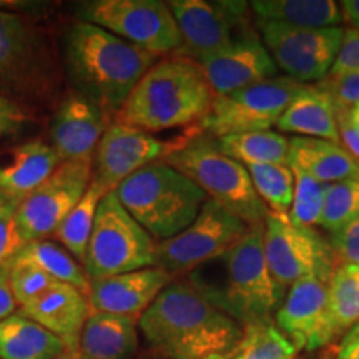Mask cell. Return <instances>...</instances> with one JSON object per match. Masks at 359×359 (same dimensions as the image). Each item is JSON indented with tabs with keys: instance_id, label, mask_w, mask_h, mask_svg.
Listing matches in <instances>:
<instances>
[{
	"instance_id": "cell-34",
	"label": "cell",
	"mask_w": 359,
	"mask_h": 359,
	"mask_svg": "<svg viewBox=\"0 0 359 359\" xmlns=\"http://www.w3.org/2000/svg\"><path fill=\"white\" fill-rule=\"evenodd\" d=\"M359 218V178L326 183L320 226L334 233Z\"/></svg>"
},
{
	"instance_id": "cell-39",
	"label": "cell",
	"mask_w": 359,
	"mask_h": 359,
	"mask_svg": "<svg viewBox=\"0 0 359 359\" xmlns=\"http://www.w3.org/2000/svg\"><path fill=\"white\" fill-rule=\"evenodd\" d=\"M17 206L19 203H11L0 212V268L11 263V259L25 246L15 224Z\"/></svg>"
},
{
	"instance_id": "cell-27",
	"label": "cell",
	"mask_w": 359,
	"mask_h": 359,
	"mask_svg": "<svg viewBox=\"0 0 359 359\" xmlns=\"http://www.w3.org/2000/svg\"><path fill=\"white\" fill-rule=\"evenodd\" d=\"M250 8L258 20L306 29L339 27L343 22L338 2L333 0H255Z\"/></svg>"
},
{
	"instance_id": "cell-24",
	"label": "cell",
	"mask_w": 359,
	"mask_h": 359,
	"mask_svg": "<svg viewBox=\"0 0 359 359\" xmlns=\"http://www.w3.org/2000/svg\"><path fill=\"white\" fill-rule=\"evenodd\" d=\"M40 39L29 20L11 11H0V85L24 80L37 65Z\"/></svg>"
},
{
	"instance_id": "cell-43",
	"label": "cell",
	"mask_w": 359,
	"mask_h": 359,
	"mask_svg": "<svg viewBox=\"0 0 359 359\" xmlns=\"http://www.w3.org/2000/svg\"><path fill=\"white\" fill-rule=\"evenodd\" d=\"M338 116V130H339V142L354 158L359 161V132L349 125L346 116L343 114H336Z\"/></svg>"
},
{
	"instance_id": "cell-46",
	"label": "cell",
	"mask_w": 359,
	"mask_h": 359,
	"mask_svg": "<svg viewBox=\"0 0 359 359\" xmlns=\"http://www.w3.org/2000/svg\"><path fill=\"white\" fill-rule=\"evenodd\" d=\"M343 115L346 116L349 125H351V127H354L359 132V103H358V105L351 107V109H349L346 114H343Z\"/></svg>"
},
{
	"instance_id": "cell-1",
	"label": "cell",
	"mask_w": 359,
	"mask_h": 359,
	"mask_svg": "<svg viewBox=\"0 0 359 359\" xmlns=\"http://www.w3.org/2000/svg\"><path fill=\"white\" fill-rule=\"evenodd\" d=\"M151 351L163 359H224L243 326L190 280L172 281L138 320Z\"/></svg>"
},
{
	"instance_id": "cell-7",
	"label": "cell",
	"mask_w": 359,
	"mask_h": 359,
	"mask_svg": "<svg viewBox=\"0 0 359 359\" xmlns=\"http://www.w3.org/2000/svg\"><path fill=\"white\" fill-rule=\"evenodd\" d=\"M156 245L110 191L98 205L83 269L93 281L156 266Z\"/></svg>"
},
{
	"instance_id": "cell-3",
	"label": "cell",
	"mask_w": 359,
	"mask_h": 359,
	"mask_svg": "<svg viewBox=\"0 0 359 359\" xmlns=\"http://www.w3.org/2000/svg\"><path fill=\"white\" fill-rule=\"evenodd\" d=\"M213 92L195 60L167 57L143 75L116 114V122L158 133L201 125L213 103Z\"/></svg>"
},
{
	"instance_id": "cell-8",
	"label": "cell",
	"mask_w": 359,
	"mask_h": 359,
	"mask_svg": "<svg viewBox=\"0 0 359 359\" xmlns=\"http://www.w3.org/2000/svg\"><path fill=\"white\" fill-rule=\"evenodd\" d=\"M263 248L269 273L285 293L304 278L330 281L338 266L325 238L314 228L293 223L288 215H268L264 219Z\"/></svg>"
},
{
	"instance_id": "cell-48",
	"label": "cell",
	"mask_w": 359,
	"mask_h": 359,
	"mask_svg": "<svg viewBox=\"0 0 359 359\" xmlns=\"http://www.w3.org/2000/svg\"><path fill=\"white\" fill-rule=\"evenodd\" d=\"M11 203H15V201H12V200H8L6 195H2V193H0V212H2L4 208H7L8 205Z\"/></svg>"
},
{
	"instance_id": "cell-26",
	"label": "cell",
	"mask_w": 359,
	"mask_h": 359,
	"mask_svg": "<svg viewBox=\"0 0 359 359\" xmlns=\"http://www.w3.org/2000/svg\"><path fill=\"white\" fill-rule=\"evenodd\" d=\"M65 351L64 341L19 313L0 323V359H57Z\"/></svg>"
},
{
	"instance_id": "cell-28",
	"label": "cell",
	"mask_w": 359,
	"mask_h": 359,
	"mask_svg": "<svg viewBox=\"0 0 359 359\" xmlns=\"http://www.w3.org/2000/svg\"><path fill=\"white\" fill-rule=\"evenodd\" d=\"M218 145L228 156L243 167L250 165L281 163L288 165L290 138L273 130L233 133L217 138Z\"/></svg>"
},
{
	"instance_id": "cell-49",
	"label": "cell",
	"mask_w": 359,
	"mask_h": 359,
	"mask_svg": "<svg viewBox=\"0 0 359 359\" xmlns=\"http://www.w3.org/2000/svg\"><path fill=\"white\" fill-rule=\"evenodd\" d=\"M349 333H351V334H356V336H359V323H358V325H356V326H354V327H353V330H351V331H349Z\"/></svg>"
},
{
	"instance_id": "cell-50",
	"label": "cell",
	"mask_w": 359,
	"mask_h": 359,
	"mask_svg": "<svg viewBox=\"0 0 359 359\" xmlns=\"http://www.w3.org/2000/svg\"><path fill=\"white\" fill-rule=\"evenodd\" d=\"M158 359H163V358H158Z\"/></svg>"
},
{
	"instance_id": "cell-32",
	"label": "cell",
	"mask_w": 359,
	"mask_h": 359,
	"mask_svg": "<svg viewBox=\"0 0 359 359\" xmlns=\"http://www.w3.org/2000/svg\"><path fill=\"white\" fill-rule=\"evenodd\" d=\"M330 311L336 333L343 334L359 323V264H338L327 283Z\"/></svg>"
},
{
	"instance_id": "cell-25",
	"label": "cell",
	"mask_w": 359,
	"mask_h": 359,
	"mask_svg": "<svg viewBox=\"0 0 359 359\" xmlns=\"http://www.w3.org/2000/svg\"><path fill=\"white\" fill-rule=\"evenodd\" d=\"M276 127L281 132L298 133V137L341 143L333 103L314 85H304L302 92L291 100Z\"/></svg>"
},
{
	"instance_id": "cell-12",
	"label": "cell",
	"mask_w": 359,
	"mask_h": 359,
	"mask_svg": "<svg viewBox=\"0 0 359 359\" xmlns=\"http://www.w3.org/2000/svg\"><path fill=\"white\" fill-rule=\"evenodd\" d=\"M248 228L243 219L206 200L190 226L156 245V266L172 276L190 273L226 253Z\"/></svg>"
},
{
	"instance_id": "cell-18",
	"label": "cell",
	"mask_w": 359,
	"mask_h": 359,
	"mask_svg": "<svg viewBox=\"0 0 359 359\" xmlns=\"http://www.w3.org/2000/svg\"><path fill=\"white\" fill-rule=\"evenodd\" d=\"M172 281L173 276L158 266L93 280L87 296L90 309L138 321Z\"/></svg>"
},
{
	"instance_id": "cell-22",
	"label": "cell",
	"mask_w": 359,
	"mask_h": 359,
	"mask_svg": "<svg viewBox=\"0 0 359 359\" xmlns=\"http://www.w3.org/2000/svg\"><path fill=\"white\" fill-rule=\"evenodd\" d=\"M138 349V321L109 313H90L79 339L85 359H132Z\"/></svg>"
},
{
	"instance_id": "cell-10",
	"label": "cell",
	"mask_w": 359,
	"mask_h": 359,
	"mask_svg": "<svg viewBox=\"0 0 359 359\" xmlns=\"http://www.w3.org/2000/svg\"><path fill=\"white\" fill-rule=\"evenodd\" d=\"M303 88V83L286 75H276L228 95L215 97L200 128L215 138L269 130L276 127L291 100Z\"/></svg>"
},
{
	"instance_id": "cell-40",
	"label": "cell",
	"mask_w": 359,
	"mask_h": 359,
	"mask_svg": "<svg viewBox=\"0 0 359 359\" xmlns=\"http://www.w3.org/2000/svg\"><path fill=\"white\" fill-rule=\"evenodd\" d=\"M343 72H359V30L348 27L344 29L343 42L330 74H343Z\"/></svg>"
},
{
	"instance_id": "cell-16",
	"label": "cell",
	"mask_w": 359,
	"mask_h": 359,
	"mask_svg": "<svg viewBox=\"0 0 359 359\" xmlns=\"http://www.w3.org/2000/svg\"><path fill=\"white\" fill-rule=\"evenodd\" d=\"M327 283L321 278L294 283L275 313L276 326L298 351L314 353L338 336L330 311Z\"/></svg>"
},
{
	"instance_id": "cell-15",
	"label": "cell",
	"mask_w": 359,
	"mask_h": 359,
	"mask_svg": "<svg viewBox=\"0 0 359 359\" xmlns=\"http://www.w3.org/2000/svg\"><path fill=\"white\" fill-rule=\"evenodd\" d=\"M178 143L180 138L163 142L143 130L118 122L110 123L93 154V180L109 191H115L138 170L163 161Z\"/></svg>"
},
{
	"instance_id": "cell-14",
	"label": "cell",
	"mask_w": 359,
	"mask_h": 359,
	"mask_svg": "<svg viewBox=\"0 0 359 359\" xmlns=\"http://www.w3.org/2000/svg\"><path fill=\"white\" fill-rule=\"evenodd\" d=\"M92 178L93 158L62 161L47 182L22 200L15 210V224L25 245L53 235L85 195Z\"/></svg>"
},
{
	"instance_id": "cell-37",
	"label": "cell",
	"mask_w": 359,
	"mask_h": 359,
	"mask_svg": "<svg viewBox=\"0 0 359 359\" xmlns=\"http://www.w3.org/2000/svg\"><path fill=\"white\" fill-rule=\"evenodd\" d=\"M314 87L330 98L336 114H346L351 107L359 103V72L327 74Z\"/></svg>"
},
{
	"instance_id": "cell-21",
	"label": "cell",
	"mask_w": 359,
	"mask_h": 359,
	"mask_svg": "<svg viewBox=\"0 0 359 359\" xmlns=\"http://www.w3.org/2000/svg\"><path fill=\"white\" fill-rule=\"evenodd\" d=\"M62 163L50 143L27 142L12 148L0 160V193L20 203L37 190Z\"/></svg>"
},
{
	"instance_id": "cell-23",
	"label": "cell",
	"mask_w": 359,
	"mask_h": 359,
	"mask_svg": "<svg viewBox=\"0 0 359 359\" xmlns=\"http://www.w3.org/2000/svg\"><path fill=\"white\" fill-rule=\"evenodd\" d=\"M288 165L303 170L321 183L359 178V161L341 143L323 138H290Z\"/></svg>"
},
{
	"instance_id": "cell-51",
	"label": "cell",
	"mask_w": 359,
	"mask_h": 359,
	"mask_svg": "<svg viewBox=\"0 0 359 359\" xmlns=\"http://www.w3.org/2000/svg\"><path fill=\"white\" fill-rule=\"evenodd\" d=\"M325 359H330V358H325Z\"/></svg>"
},
{
	"instance_id": "cell-11",
	"label": "cell",
	"mask_w": 359,
	"mask_h": 359,
	"mask_svg": "<svg viewBox=\"0 0 359 359\" xmlns=\"http://www.w3.org/2000/svg\"><path fill=\"white\" fill-rule=\"evenodd\" d=\"M257 27L278 69L303 85L330 74L344 37V27L306 29L258 19Z\"/></svg>"
},
{
	"instance_id": "cell-35",
	"label": "cell",
	"mask_w": 359,
	"mask_h": 359,
	"mask_svg": "<svg viewBox=\"0 0 359 359\" xmlns=\"http://www.w3.org/2000/svg\"><path fill=\"white\" fill-rule=\"evenodd\" d=\"M294 177V193L293 203L288 212L291 222L299 226H320V219L325 206V187L326 183L318 182L311 175L303 170L288 165Z\"/></svg>"
},
{
	"instance_id": "cell-38",
	"label": "cell",
	"mask_w": 359,
	"mask_h": 359,
	"mask_svg": "<svg viewBox=\"0 0 359 359\" xmlns=\"http://www.w3.org/2000/svg\"><path fill=\"white\" fill-rule=\"evenodd\" d=\"M327 243L338 264H359V218L331 233Z\"/></svg>"
},
{
	"instance_id": "cell-45",
	"label": "cell",
	"mask_w": 359,
	"mask_h": 359,
	"mask_svg": "<svg viewBox=\"0 0 359 359\" xmlns=\"http://www.w3.org/2000/svg\"><path fill=\"white\" fill-rule=\"evenodd\" d=\"M334 359H359V336L351 333L344 336Z\"/></svg>"
},
{
	"instance_id": "cell-33",
	"label": "cell",
	"mask_w": 359,
	"mask_h": 359,
	"mask_svg": "<svg viewBox=\"0 0 359 359\" xmlns=\"http://www.w3.org/2000/svg\"><path fill=\"white\" fill-rule=\"evenodd\" d=\"M246 170L269 213L288 215L294 193V177L288 165H250Z\"/></svg>"
},
{
	"instance_id": "cell-5",
	"label": "cell",
	"mask_w": 359,
	"mask_h": 359,
	"mask_svg": "<svg viewBox=\"0 0 359 359\" xmlns=\"http://www.w3.org/2000/svg\"><path fill=\"white\" fill-rule=\"evenodd\" d=\"M115 195L156 243L190 226L208 200L190 178L165 161L138 170L116 187Z\"/></svg>"
},
{
	"instance_id": "cell-29",
	"label": "cell",
	"mask_w": 359,
	"mask_h": 359,
	"mask_svg": "<svg viewBox=\"0 0 359 359\" xmlns=\"http://www.w3.org/2000/svg\"><path fill=\"white\" fill-rule=\"evenodd\" d=\"M11 262L34 264V266L42 269L43 273H47L48 276H52L53 280L75 286L85 296H88L90 280L87 273H85L83 264L72 257L64 246H58L53 241H30Z\"/></svg>"
},
{
	"instance_id": "cell-20",
	"label": "cell",
	"mask_w": 359,
	"mask_h": 359,
	"mask_svg": "<svg viewBox=\"0 0 359 359\" xmlns=\"http://www.w3.org/2000/svg\"><path fill=\"white\" fill-rule=\"evenodd\" d=\"M17 313L60 338L67 349H79L80 334L92 309L82 291L65 283H57L47 293L20 306Z\"/></svg>"
},
{
	"instance_id": "cell-6",
	"label": "cell",
	"mask_w": 359,
	"mask_h": 359,
	"mask_svg": "<svg viewBox=\"0 0 359 359\" xmlns=\"http://www.w3.org/2000/svg\"><path fill=\"white\" fill-rule=\"evenodd\" d=\"M163 161L190 178L208 200L250 226L268 218L269 210L255 190L248 170L224 154L217 138L201 128L180 138L178 147Z\"/></svg>"
},
{
	"instance_id": "cell-31",
	"label": "cell",
	"mask_w": 359,
	"mask_h": 359,
	"mask_svg": "<svg viewBox=\"0 0 359 359\" xmlns=\"http://www.w3.org/2000/svg\"><path fill=\"white\" fill-rule=\"evenodd\" d=\"M298 349L273 320L243 326L241 338L224 359H296Z\"/></svg>"
},
{
	"instance_id": "cell-42",
	"label": "cell",
	"mask_w": 359,
	"mask_h": 359,
	"mask_svg": "<svg viewBox=\"0 0 359 359\" xmlns=\"http://www.w3.org/2000/svg\"><path fill=\"white\" fill-rule=\"evenodd\" d=\"M19 304H17L15 298H13L11 283H8V264L0 268V323L17 313Z\"/></svg>"
},
{
	"instance_id": "cell-17",
	"label": "cell",
	"mask_w": 359,
	"mask_h": 359,
	"mask_svg": "<svg viewBox=\"0 0 359 359\" xmlns=\"http://www.w3.org/2000/svg\"><path fill=\"white\" fill-rule=\"evenodd\" d=\"M213 95H228L276 77L278 67L255 30L240 35L222 52L196 62Z\"/></svg>"
},
{
	"instance_id": "cell-9",
	"label": "cell",
	"mask_w": 359,
	"mask_h": 359,
	"mask_svg": "<svg viewBox=\"0 0 359 359\" xmlns=\"http://www.w3.org/2000/svg\"><path fill=\"white\" fill-rule=\"evenodd\" d=\"M80 20L98 25L154 55L178 52L182 37L168 2L95 0L80 7Z\"/></svg>"
},
{
	"instance_id": "cell-41",
	"label": "cell",
	"mask_w": 359,
	"mask_h": 359,
	"mask_svg": "<svg viewBox=\"0 0 359 359\" xmlns=\"http://www.w3.org/2000/svg\"><path fill=\"white\" fill-rule=\"evenodd\" d=\"M25 120L24 110L11 98L0 93V138L19 132Z\"/></svg>"
},
{
	"instance_id": "cell-30",
	"label": "cell",
	"mask_w": 359,
	"mask_h": 359,
	"mask_svg": "<svg viewBox=\"0 0 359 359\" xmlns=\"http://www.w3.org/2000/svg\"><path fill=\"white\" fill-rule=\"evenodd\" d=\"M107 193L110 191L92 178V183L88 185L85 195L70 210V213L53 233V236L60 241L62 246L82 264L85 257H87V248L93 231V224H95L98 205Z\"/></svg>"
},
{
	"instance_id": "cell-4",
	"label": "cell",
	"mask_w": 359,
	"mask_h": 359,
	"mask_svg": "<svg viewBox=\"0 0 359 359\" xmlns=\"http://www.w3.org/2000/svg\"><path fill=\"white\" fill-rule=\"evenodd\" d=\"M264 223L251 224L226 253L217 258L222 278L191 281L213 304L241 326L271 320L286 293L273 280L263 248Z\"/></svg>"
},
{
	"instance_id": "cell-13",
	"label": "cell",
	"mask_w": 359,
	"mask_h": 359,
	"mask_svg": "<svg viewBox=\"0 0 359 359\" xmlns=\"http://www.w3.org/2000/svg\"><path fill=\"white\" fill-rule=\"evenodd\" d=\"M177 20L182 47L178 55L200 62L226 48L233 40L253 29L250 2H168Z\"/></svg>"
},
{
	"instance_id": "cell-36",
	"label": "cell",
	"mask_w": 359,
	"mask_h": 359,
	"mask_svg": "<svg viewBox=\"0 0 359 359\" xmlns=\"http://www.w3.org/2000/svg\"><path fill=\"white\" fill-rule=\"evenodd\" d=\"M8 283L17 304L25 306L57 285V280L29 263H8Z\"/></svg>"
},
{
	"instance_id": "cell-2",
	"label": "cell",
	"mask_w": 359,
	"mask_h": 359,
	"mask_svg": "<svg viewBox=\"0 0 359 359\" xmlns=\"http://www.w3.org/2000/svg\"><path fill=\"white\" fill-rule=\"evenodd\" d=\"M156 55L102 27L79 20L65 35V62L80 95L118 114L130 93L154 67Z\"/></svg>"
},
{
	"instance_id": "cell-19",
	"label": "cell",
	"mask_w": 359,
	"mask_h": 359,
	"mask_svg": "<svg viewBox=\"0 0 359 359\" xmlns=\"http://www.w3.org/2000/svg\"><path fill=\"white\" fill-rule=\"evenodd\" d=\"M107 111L75 93L60 103L50 125V145L62 161L93 158L107 127Z\"/></svg>"
},
{
	"instance_id": "cell-47",
	"label": "cell",
	"mask_w": 359,
	"mask_h": 359,
	"mask_svg": "<svg viewBox=\"0 0 359 359\" xmlns=\"http://www.w3.org/2000/svg\"><path fill=\"white\" fill-rule=\"evenodd\" d=\"M57 359H85V358L80 354L79 349H67V351L62 354V356H58Z\"/></svg>"
},
{
	"instance_id": "cell-44",
	"label": "cell",
	"mask_w": 359,
	"mask_h": 359,
	"mask_svg": "<svg viewBox=\"0 0 359 359\" xmlns=\"http://www.w3.org/2000/svg\"><path fill=\"white\" fill-rule=\"evenodd\" d=\"M338 6L341 19L348 25V29L359 30V0H343Z\"/></svg>"
}]
</instances>
